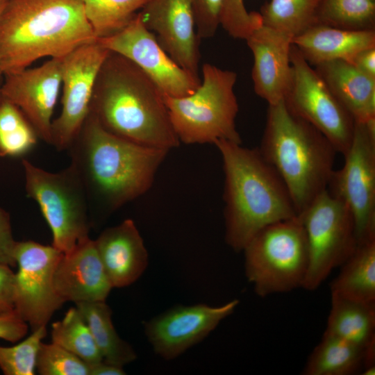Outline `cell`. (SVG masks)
<instances>
[{"instance_id":"obj_1","label":"cell","mask_w":375,"mask_h":375,"mask_svg":"<svg viewBox=\"0 0 375 375\" xmlns=\"http://www.w3.org/2000/svg\"><path fill=\"white\" fill-rule=\"evenodd\" d=\"M68 150L90 206L107 212L146 193L169 151L118 137L90 114Z\"/></svg>"},{"instance_id":"obj_2","label":"cell","mask_w":375,"mask_h":375,"mask_svg":"<svg viewBox=\"0 0 375 375\" xmlns=\"http://www.w3.org/2000/svg\"><path fill=\"white\" fill-rule=\"evenodd\" d=\"M89 114L108 132L139 144L169 151L180 144L160 90L115 52H109L97 75Z\"/></svg>"},{"instance_id":"obj_3","label":"cell","mask_w":375,"mask_h":375,"mask_svg":"<svg viewBox=\"0 0 375 375\" xmlns=\"http://www.w3.org/2000/svg\"><path fill=\"white\" fill-rule=\"evenodd\" d=\"M219 140L224 173L225 241L235 251L268 225L298 216L290 195L258 148Z\"/></svg>"},{"instance_id":"obj_4","label":"cell","mask_w":375,"mask_h":375,"mask_svg":"<svg viewBox=\"0 0 375 375\" xmlns=\"http://www.w3.org/2000/svg\"><path fill=\"white\" fill-rule=\"evenodd\" d=\"M95 40L80 0H7L0 15V68L3 75L15 73Z\"/></svg>"},{"instance_id":"obj_5","label":"cell","mask_w":375,"mask_h":375,"mask_svg":"<svg viewBox=\"0 0 375 375\" xmlns=\"http://www.w3.org/2000/svg\"><path fill=\"white\" fill-rule=\"evenodd\" d=\"M258 149L284 183L298 216L327 189L338 152L322 133L293 115L284 101L268 105Z\"/></svg>"},{"instance_id":"obj_6","label":"cell","mask_w":375,"mask_h":375,"mask_svg":"<svg viewBox=\"0 0 375 375\" xmlns=\"http://www.w3.org/2000/svg\"><path fill=\"white\" fill-rule=\"evenodd\" d=\"M237 74L210 63L201 67V83L191 94L164 96L173 128L186 144H213L219 140L241 143L235 118L239 106L234 88Z\"/></svg>"},{"instance_id":"obj_7","label":"cell","mask_w":375,"mask_h":375,"mask_svg":"<svg viewBox=\"0 0 375 375\" xmlns=\"http://www.w3.org/2000/svg\"><path fill=\"white\" fill-rule=\"evenodd\" d=\"M247 280L260 297L302 287L308 267V247L299 216L267 226L245 246Z\"/></svg>"},{"instance_id":"obj_8","label":"cell","mask_w":375,"mask_h":375,"mask_svg":"<svg viewBox=\"0 0 375 375\" xmlns=\"http://www.w3.org/2000/svg\"><path fill=\"white\" fill-rule=\"evenodd\" d=\"M26 195L38 204L52 233V246L62 253L89 237V201L72 165L49 172L22 160Z\"/></svg>"},{"instance_id":"obj_9","label":"cell","mask_w":375,"mask_h":375,"mask_svg":"<svg viewBox=\"0 0 375 375\" xmlns=\"http://www.w3.org/2000/svg\"><path fill=\"white\" fill-rule=\"evenodd\" d=\"M307 238L308 267L303 289L316 290L358 247L354 222L347 206L326 189L299 215Z\"/></svg>"},{"instance_id":"obj_10","label":"cell","mask_w":375,"mask_h":375,"mask_svg":"<svg viewBox=\"0 0 375 375\" xmlns=\"http://www.w3.org/2000/svg\"><path fill=\"white\" fill-rule=\"evenodd\" d=\"M344 162L327 190L349 208L358 245L375 240V119L355 122Z\"/></svg>"},{"instance_id":"obj_11","label":"cell","mask_w":375,"mask_h":375,"mask_svg":"<svg viewBox=\"0 0 375 375\" xmlns=\"http://www.w3.org/2000/svg\"><path fill=\"white\" fill-rule=\"evenodd\" d=\"M292 75L284 97L288 109L306 121L344 155L353 135L355 121L298 49L292 45Z\"/></svg>"},{"instance_id":"obj_12","label":"cell","mask_w":375,"mask_h":375,"mask_svg":"<svg viewBox=\"0 0 375 375\" xmlns=\"http://www.w3.org/2000/svg\"><path fill=\"white\" fill-rule=\"evenodd\" d=\"M62 254L52 245L32 240L16 242L15 310L32 331L46 326L64 303L53 285L55 269Z\"/></svg>"},{"instance_id":"obj_13","label":"cell","mask_w":375,"mask_h":375,"mask_svg":"<svg viewBox=\"0 0 375 375\" xmlns=\"http://www.w3.org/2000/svg\"><path fill=\"white\" fill-rule=\"evenodd\" d=\"M109 52L95 40L62 58V108L51 124V144L58 150L68 149L88 117L96 79Z\"/></svg>"},{"instance_id":"obj_14","label":"cell","mask_w":375,"mask_h":375,"mask_svg":"<svg viewBox=\"0 0 375 375\" xmlns=\"http://www.w3.org/2000/svg\"><path fill=\"white\" fill-rule=\"evenodd\" d=\"M97 40L136 65L164 96H188L200 85L201 78L180 67L161 47L156 35L144 25L139 12L122 30Z\"/></svg>"},{"instance_id":"obj_15","label":"cell","mask_w":375,"mask_h":375,"mask_svg":"<svg viewBox=\"0 0 375 375\" xmlns=\"http://www.w3.org/2000/svg\"><path fill=\"white\" fill-rule=\"evenodd\" d=\"M238 303L239 300L233 299L219 306H174L146 322L145 333L155 353L172 360L203 340Z\"/></svg>"},{"instance_id":"obj_16","label":"cell","mask_w":375,"mask_h":375,"mask_svg":"<svg viewBox=\"0 0 375 375\" xmlns=\"http://www.w3.org/2000/svg\"><path fill=\"white\" fill-rule=\"evenodd\" d=\"M0 94L17 106L39 138L51 143L52 115L62 83V58L4 75Z\"/></svg>"},{"instance_id":"obj_17","label":"cell","mask_w":375,"mask_h":375,"mask_svg":"<svg viewBox=\"0 0 375 375\" xmlns=\"http://www.w3.org/2000/svg\"><path fill=\"white\" fill-rule=\"evenodd\" d=\"M139 13L167 54L183 69L200 78V39L190 0H149Z\"/></svg>"},{"instance_id":"obj_18","label":"cell","mask_w":375,"mask_h":375,"mask_svg":"<svg viewBox=\"0 0 375 375\" xmlns=\"http://www.w3.org/2000/svg\"><path fill=\"white\" fill-rule=\"evenodd\" d=\"M292 38L262 24L245 40L253 56L254 92L268 105L284 99L292 75Z\"/></svg>"},{"instance_id":"obj_19","label":"cell","mask_w":375,"mask_h":375,"mask_svg":"<svg viewBox=\"0 0 375 375\" xmlns=\"http://www.w3.org/2000/svg\"><path fill=\"white\" fill-rule=\"evenodd\" d=\"M53 285L64 303L105 301L112 286L94 240L88 237L62 254L55 269Z\"/></svg>"},{"instance_id":"obj_20","label":"cell","mask_w":375,"mask_h":375,"mask_svg":"<svg viewBox=\"0 0 375 375\" xmlns=\"http://www.w3.org/2000/svg\"><path fill=\"white\" fill-rule=\"evenodd\" d=\"M94 242L112 288L133 284L147 267L148 252L131 219L106 228Z\"/></svg>"},{"instance_id":"obj_21","label":"cell","mask_w":375,"mask_h":375,"mask_svg":"<svg viewBox=\"0 0 375 375\" xmlns=\"http://www.w3.org/2000/svg\"><path fill=\"white\" fill-rule=\"evenodd\" d=\"M292 44L310 65L336 60L351 62L360 51L375 47V30H347L317 23L294 37Z\"/></svg>"},{"instance_id":"obj_22","label":"cell","mask_w":375,"mask_h":375,"mask_svg":"<svg viewBox=\"0 0 375 375\" xmlns=\"http://www.w3.org/2000/svg\"><path fill=\"white\" fill-rule=\"evenodd\" d=\"M314 67L355 122H366L375 119V78L342 60L324 62Z\"/></svg>"},{"instance_id":"obj_23","label":"cell","mask_w":375,"mask_h":375,"mask_svg":"<svg viewBox=\"0 0 375 375\" xmlns=\"http://www.w3.org/2000/svg\"><path fill=\"white\" fill-rule=\"evenodd\" d=\"M331 285V294L366 303H375V240L358 245L340 266Z\"/></svg>"},{"instance_id":"obj_24","label":"cell","mask_w":375,"mask_h":375,"mask_svg":"<svg viewBox=\"0 0 375 375\" xmlns=\"http://www.w3.org/2000/svg\"><path fill=\"white\" fill-rule=\"evenodd\" d=\"M324 333L366 348L375 342V303L331 294V308Z\"/></svg>"},{"instance_id":"obj_25","label":"cell","mask_w":375,"mask_h":375,"mask_svg":"<svg viewBox=\"0 0 375 375\" xmlns=\"http://www.w3.org/2000/svg\"><path fill=\"white\" fill-rule=\"evenodd\" d=\"M75 303L92 333L103 361L123 367L136 359L134 349L117 333L112 322V310L105 301Z\"/></svg>"},{"instance_id":"obj_26","label":"cell","mask_w":375,"mask_h":375,"mask_svg":"<svg viewBox=\"0 0 375 375\" xmlns=\"http://www.w3.org/2000/svg\"><path fill=\"white\" fill-rule=\"evenodd\" d=\"M365 348L324 333L303 370L305 375H352L362 372Z\"/></svg>"},{"instance_id":"obj_27","label":"cell","mask_w":375,"mask_h":375,"mask_svg":"<svg viewBox=\"0 0 375 375\" xmlns=\"http://www.w3.org/2000/svg\"><path fill=\"white\" fill-rule=\"evenodd\" d=\"M320 0H269L260 8L262 24L293 38L317 23Z\"/></svg>"},{"instance_id":"obj_28","label":"cell","mask_w":375,"mask_h":375,"mask_svg":"<svg viewBox=\"0 0 375 375\" xmlns=\"http://www.w3.org/2000/svg\"><path fill=\"white\" fill-rule=\"evenodd\" d=\"M51 340L74 353L89 366L103 360L92 333L77 308H71L64 317L51 325Z\"/></svg>"},{"instance_id":"obj_29","label":"cell","mask_w":375,"mask_h":375,"mask_svg":"<svg viewBox=\"0 0 375 375\" xmlns=\"http://www.w3.org/2000/svg\"><path fill=\"white\" fill-rule=\"evenodd\" d=\"M97 38L112 35L134 18L149 0H80Z\"/></svg>"},{"instance_id":"obj_30","label":"cell","mask_w":375,"mask_h":375,"mask_svg":"<svg viewBox=\"0 0 375 375\" xmlns=\"http://www.w3.org/2000/svg\"><path fill=\"white\" fill-rule=\"evenodd\" d=\"M316 20L347 30H375V0H320Z\"/></svg>"},{"instance_id":"obj_31","label":"cell","mask_w":375,"mask_h":375,"mask_svg":"<svg viewBox=\"0 0 375 375\" xmlns=\"http://www.w3.org/2000/svg\"><path fill=\"white\" fill-rule=\"evenodd\" d=\"M38 135L21 110L0 94V156H20L37 143Z\"/></svg>"},{"instance_id":"obj_32","label":"cell","mask_w":375,"mask_h":375,"mask_svg":"<svg viewBox=\"0 0 375 375\" xmlns=\"http://www.w3.org/2000/svg\"><path fill=\"white\" fill-rule=\"evenodd\" d=\"M46 326L12 347L0 346V369L6 375H34L39 348L46 336Z\"/></svg>"},{"instance_id":"obj_33","label":"cell","mask_w":375,"mask_h":375,"mask_svg":"<svg viewBox=\"0 0 375 375\" xmlns=\"http://www.w3.org/2000/svg\"><path fill=\"white\" fill-rule=\"evenodd\" d=\"M36 369L41 375H90V366L85 362L53 342L41 343Z\"/></svg>"},{"instance_id":"obj_34","label":"cell","mask_w":375,"mask_h":375,"mask_svg":"<svg viewBox=\"0 0 375 375\" xmlns=\"http://www.w3.org/2000/svg\"><path fill=\"white\" fill-rule=\"evenodd\" d=\"M262 25L258 12H249L244 0H223L220 26L232 38L246 40Z\"/></svg>"},{"instance_id":"obj_35","label":"cell","mask_w":375,"mask_h":375,"mask_svg":"<svg viewBox=\"0 0 375 375\" xmlns=\"http://www.w3.org/2000/svg\"><path fill=\"white\" fill-rule=\"evenodd\" d=\"M223 0H190L199 39L212 38L220 26Z\"/></svg>"},{"instance_id":"obj_36","label":"cell","mask_w":375,"mask_h":375,"mask_svg":"<svg viewBox=\"0 0 375 375\" xmlns=\"http://www.w3.org/2000/svg\"><path fill=\"white\" fill-rule=\"evenodd\" d=\"M16 241L14 240L9 213L0 207V263L16 266L14 253Z\"/></svg>"},{"instance_id":"obj_37","label":"cell","mask_w":375,"mask_h":375,"mask_svg":"<svg viewBox=\"0 0 375 375\" xmlns=\"http://www.w3.org/2000/svg\"><path fill=\"white\" fill-rule=\"evenodd\" d=\"M28 324L14 309L0 315V339L16 342L25 337Z\"/></svg>"},{"instance_id":"obj_38","label":"cell","mask_w":375,"mask_h":375,"mask_svg":"<svg viewBox=\"0 0 375 375\" xmlns=\"http://www.w3.org/2000/svg\"><path fill=\"white\" fill-rule=\"evenodd\" d=\"M14 275L11 267L0 263V315L15 309Z\"/></svg>"},{"instance_id":"obj_39","label":"cell","mask_w":375,"mask_h":375,"mask_svg":"<svg viewBox=\"0 0 375 375\" xmlns=\"http://www.w3.org/2000/svg\"><path fill=\"white\" fill-rule=\"evenodd\" d=\"M351 63L365 74L375 78V47L360 51Z\"/></svg>"},{"instance_id":"obj_40","label":"cell","mask_w":375,"mask_h":375,"mask_svg":"<svg viewBox=\"0 0 375 375\" xmlns=\"http://www.w3.org/2000/svg\"><path fill=\"white\" fill-rule=\"evenodd\" d=\"M122 367L103 360L90 366V375H124Z\"/></svg>"},{"instance_id":"obj_41","label":"cell","mask_w":375,"mask_h":375,"mask_svg":"<svg viewBox=\"0 0 375 375\" xmlns=\"http://www.w3.org/2000/svg\"><path fill=\"white\" fill-rule=\"evenodd\" d=\"M6 1H7V0H0V15H1V13L2 10H3L6 3ZM3 75V72H2V71H1V69L0 68V81L1 80V77H2Z\"/></svg>"}]
</instances>
